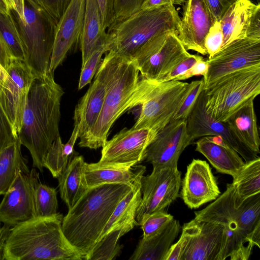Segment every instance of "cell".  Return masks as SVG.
Listing matches in <instances>:
<instances>
[{
	"mask_svg": "<svg viewBox=\"0 0 260 260\" xmlns=\"http://www.w3.org/2000/svg\"><path fill=\"white\" fill-rule=\"evenodd\" d=\"M125 234L121 229H115L105 235L93 247L86 260H112L119 255L122 245L119 239Z\"/></svg>",
	"mask_w": 260,
	"mask_h": 260,
	"instance_id": "34",
	"label": "cell"
},
{
	"mask_svg": "<svg viewBox=\"0 0 260 260\" xmlns=\"http://www.w3.org/2000/svg\"><path fill=\"white\" fill-rule=\"evenodd\" d=\"M145 171L146 167L142 165L133 182L132 188L117 204L98 241L113 230L121 229L125 234L138 225L136 216L142 199L141 179Z\"/></svg>",
	"mask_w": 260,
	"mask_h": 260,
	"instance_id": "24",
	"label": "cell"
},
{
	"mask_svg": "<svg viewBox=\"0 0 260 260\" xmlns=\"http://www.w3.org/2000/svg\"><path fill=\"white\" fill-rule=\"evenodd\" d=\"M186 125L188 134L193 140L202 137H221L226 144L244 159L245 162L259 157L240 141L225 122L216 120L207 113L204 90L200 94L187 118Z\"/></svg>",
	"mask_w": 260,
	"mask_h": 260,
	"instance_id": "18",
	"label": "cell"
},
{
	"mask_svg": "<svg viewBox=\"0 0 260 260\" xmlns=\"http://www.w3.org/2000/svg\"><path fill=\"white\" fill-rule=\"evenodd\" d=\"M106 37V33L103 36L94 51L85 63L82 66L78 84L79 90L91 82L98 71L102 62V56L107 51Z\"/></svg>",
	"mask_w": 260,
	"mask_h": 260,
	"instance_id": "37",
	"label": "cell"
},
{
	"mask_svg": "<svg viewBox=\"0 0 260 260\" xmlns=\"http://www.w3.org/2000/svg\"><path fill=\"white\" fill-rule=\"evenodd\" d=\"M6 71L8 78L0 86V106L18 138L28 93L37 76L24 61L18 59H13Z\"/></svg>",
	"mask_w": 260,
	"mask_h": 260,
	"instance_id": "12",
	"label": "cell"
},
{
	"mask_svg": "<svg viewBox=\"0 0 260 260\" xmlns=\"http://www.w3.org/2000/svg\"><path fill=\"white\" fill-rule=\"evenodd\" d=\"M179 220L173 218L159 233L148 239H141L129 260H165L181 231Z\"/></svg>",
	"mask_w": 260,
	"mask_h": 260,
	"instance_id": "28",
	"label": "cell"
},
{
	"mask_svg": "<svg viewBox=\"0 0 260 260\" xmlns=\"http://www.w3.org/2000/svg\"><path fill=\"white\" fill-rule=\"evenodd\" d=\"M181 181V173L177 167H153L150 174L142 176V199L136 216L138 225L145 216L164 210L176 200Z\"/></svg>",
	"mask_w": 260,
	"mask_h": 260,
	"instance_id": "11",
	"label": "cell"
},
{
	"mask_svg": "<svg viewBox=\"0 0 260 260\" xmlns=\"http://www.w3.org/2000/svg\"><path fill=\"white\" fill-rule=\"evenodd\" d=\"M181 230L186 240L181 260H220L224 236L222 225L194 218Z\"/></svg>",
	"mask_w": 260,
	"mask_h": 260,
	"instance_id": "16",
	"label": "cell"
},
{
	"mask_svg": "<svg viewBox=\"0 0 260 260\" xmlns=\"http://www.w3.org/2000/svg\"><path fill=\"white\" fill-rule=\"evenodd\" d=\"M85 162L82 156H75L57 177L60 195L68 210L86 193L88 188L84 178Z\"/></svg>",
	"mask_w": 260,
	"mask_h": 260,
	"instance_id": "29",
	"label": "cell"
},
{
	"mask_svg": "<svg viewBox=\"0 0 260 260\" xmlns=\"http://www.w3.org/2000/svg\"><path fill=\"white\" fill-rule=\"evenodd\" d=\"M202 58L203 57L199 55L191 54L189 57L183 59L177 64L169 72L154 81L157 82L177 81L178 79L185 74L198 60Z\"/></svg>",
	"mask_w": 260,
	"mask_h": 260,
	"instance_id": "43",
	"label": "cell"
},
{
	"mask_svg": "<svg viewBox=\"0 0 260 260\" xmlns=\"http://www.w3.org/2000/svg\"><path fill=\"white\" fill-rule=\"evenodd\" d=\"M26 1L34 7L48 14L57 24L72 0Z\"/></svg>",
	"mask_w": 260,
	"mask_h": 260,
	"instance_id": "40",
	"label": "cell"
},
{
	"mask_svg": "<svg viewBox=\"0 0 260 260\" xmlns=\"http://www.w3.org/2000/svg\"><path fill=\"white\" fill-rule=\"evenodd\" d=\"M260 5L253 13L246 33V38L260 40Z\"/></svg>",
	"mask_w": 260,
	"mask_h": 260,
	"instance_id": "47",
	"label": "cell"
},
{
	"mask_svg": "<svg viewBox=\"0 0 260 260\" xmlns=\"http://www.w3.org/2000/svg\"><path fill=\"white\" fill-rule=\"evenodd\" d=\"M106 89V69L102 60L93 82L75 110L74 125L79 128V138L88 133L97 121L103 108Z\"/></svg>",
	"mask_w": 260,
	"mask_h": 260,
	"instance_id": "22",
	"label": "cell"
},
{
	"mask_svg": "<svg viewBox=\"0 0 260 260\" xmlns=\"http://www.w3.org/2000/svg\"><path fill=\"white\" fill-rule=\"evenodd\" d=\"M184 0H146L141 9H150L165 5H181L185 3Z\"/></svg>",
	"mask_w": 260,
	"mask_h": 260,
	"instance_id": "51",
	"label": "cell"
},
{
	"mask_svg": "<svg viewBox=\"0 0 260 260\" xmlns=\"http://www.w3.org/2000/svg\"><path fill=\"white\" fill-rule=\"evenodd\" d=\"M180 18L174 5L140 9L111 25L106 33V52L132 59L155 35L166 30L178 31Z\"/></svg>",
	"mask_w": 260,
	"mask_h": 260,
	"instance_id": "6",
	"label": "cell"
},
{
	"mask_svg": "<svg viewBox=\"0 0 260 260\" xmlns=\"http://www.w3.org/2000/svg\"><path fill=\"white\" fill-rule=\"evenodd\" d=\"M3 1L9 10L14 12L20 18H23L25 0Z\"/></svg>",
	"mask_w": 260,
	"mask_h": 260,
	"instance_id": "52",
	"label": "cell"
},
{
	"mask_svg": "<svg viewBox=\"0 0 260 260\" xmlns=\"http://www.w3.org/2000/svg\"><path fill=\"white\" fill-rule=\"evenodd\" d=\"M12 12L22 43L24 62L36 76L45 74L48 71L56 23L48 14L26 0L22 18Z\"/></svg>",
	"mask_w": 260,
	"mask_h": 260,
	"instance_id": "8",
	"label": "cell"
},
{
	"mask_svg": "<svg viewBox=\"0 0 260 260\" xmlns=\"http://www.w3.org/2000/svg\"><path fill=\"white\" fill-rule=\"evenodd\" d=\"M72 154L64 147L59 136L53 142L45 156L44 168L47 169L53 177L57 178L67 166Z\"/></svg>",
	"mask_w": 260,
	"mask_h": 260,
	"instance_id": "36",
	"label": "cell"
},
{
	"mask_svg": "<svg viewBox=\"0 0 260 260\" xmlns=\"http://www.w3.org/2000/svg\"><path fill=\"white\" fill-rule=\"evenodd\" d=\"M208 63L207 60L203 58L198 60L191 68L183 75L181 76L177 81L187 79L196 76L205 77L208 70Z\"/></svg>",
	"mask_w": 260,
	"mask_h": 260,
	"instance_id": "48",
	"label": "cell"
},
{
	"mask_svg": "<svg viewBox=\"0 0 260 260\" xmlns=\"http://www.w3.org/2000/svg\"><path fill=\"white\" fill-rule=\"evenodd\" d=\"M142 165H100L87 164L84 166V178L89 188L104 184L133 183Z\"/></svg>",
	"mask_w": 260,
	"mask_h": 260,
	"instance_id": "26",
	"label": "cell"
},
{
	"mask_svg": "<svg viewBox=\"0 0 260 260\" xmlns=\"http://www.w3.org/2000/svg\"><path fill=\"white\" fill-rule=\"evenodd\" d=\"M0 31L14 59L24 61V52L17 23L12 11L0 13Z\"/></svg>",
	"mask_w": 260,
	"mask_h": 260,
	"instance_id": "33",
	"label": "cell"
},
{
	"mask_svg": "<svg viewBox=\"0 0 260 260\" xmlns=\"http://www.w3.org/2000/svg\"><path fill=\"white\" fill-rule=\"evenodd\" d=\"M101 11L104 31L114 21V0H97Z\"/></svg>",
	"mask_w": 260,
	"mask_h": 260,
	"instance_id": "46",
	"label": "cell"
},
{
	"mask_svg": "<svg viewBox=\"0 0 260 260\" xmlns=\"http://www.w3.org/2000/svg\"><path fill=\"white\" fill-rule=\"evenodd\" d=\"M10 228L6 224L0 228V260H4V247L10 233Z\"/></svg>",
	"mask_w": 260,
	"mask_h": 260,
	"instance_id": "53",
	"label": "cell"
},
{
	"mask_svg": "<svg viewBox=\"0 0 260 260\" xmlns=\"http://www.w3.org/2000/svg\"><path fill=\"white\" fill-rule=\"evenodd\" d=\"M133 185V182L104 184L89 188L63 217V233L83 259H86L117 204Z\"/></svg>",
	"mask_w": 260,
	"mask_h": 260,
	"instance_id": "3",
	"label": "cell"
},
{
	"mask_svg": "<svg viewBox=\"0 0 260 260\" xmlns=\"http://www.w3.org/2000/svg\"><path fill=\"white\" fill-rule=\"evenodd\" d=\"M1 221H0V228H1Z\"/></svg>",
	"mask_w": 260,
	"mask_h": 260,
	"instance_id": "56",
	"label": "cell"
},
{
	"mask_svg": "<svg viewBox=\"0 0 260 260\" xmlns=\"http://www.w3.org/2000/svg\"><path fill=\"white\" fill-rule=\"evenodd\" d=\"M208 70L203 77L204 89L225 75L245 68L260 65V40H237L207 59Z\"/></svg>",
	"mask_w": 260,
	"mask_h": 260,
	"instance_id": "14",
	"label": "cell"
},
{
	"mask_svg": "<svg viewBox=\"0 0 260 260\" xmlns=\"http://www.w3.org/2000/svg\"><path fill=\"white\" fill-rule=\"evenodd\" d=\"M233 178L232 184L242 200L260 193V157L245 162Z\"/></svg>",
	"mask_w": 260,
	"mask_h": 260,
	"instance_id": "32",
	"label": "cell"
},
{
	"mask_svg": "<svg viewBox=\"0 0 260 260\" xmlns=\"http://www.w3.org/2000/svg\"><path fill=\"white\" fill-rule=\"evenodd\" d=\"M178 36L185 48L207 54L204 40L215 22L204 0H187L183 6Z\"/></svg>",
	"mask_w": 260,
	"mask_h": 260,
	"instance_id": "21",
	"label": "cell"
},
{
	"mask_svg": "<svg viewBox=\"0 0 260 260\" xmlns=\"http://www.w3.org/2000/svg\"><path fill=\"white\" fill-rule=\"evenodd\" d=\"M97 0H85L82 33L80 40L83 66L105 34Z\"/></svg>",
	"mask_w": 260,
	"mask_h": 260,
	"instance_id": "30",
	"label": "cell"
},
{
	"mask_svg": "<svg viewBox=\"0 0 260 260\" xmlns=\"http://www.w3.org/2000/svg\"><path fill=\"white\" fill-rule=\"evenodd\" d=\"M193 140L188 134L186 119L172 120L147 146L144 160L155 167H177L180 155Z\"/></svg>",
	"mask_w": 260,
	"mask_h": 260,
	"instance_id": "15",
	"label": "cell"
},
{
	"mask_svg": "<svg viewBox=\"0 0 260 260\" xmlns=\"http://www.w3.org/2000/svg\"><path fill=\"white\" fill-rule=\"evenodd\" d=\"M85 0H72L56 24L48 71L54 73L71 49L80 43Z\"/></svg>",
	"mask_w": 260,
	"mask_h": 260,
	"instance_id": "20",
	"label": "cell"
},
{
	"mask_svg": "<svg viewBox=\"0 0 260 260\" xmlns=\"http://www.w3.org/2000/svg\"><path fill=\"white\" fill-rule=\"evenodd\" d=\"M204 90L203 78L194 80L189 83L188 91L174 114L172 120L186 119L192 110L197 100Z\"/></svg>",
	"mask_w": 260,
	"mask_h": 260,
	"instance_id": "39",
	"label": "cell"
},
{
	"mask_svg": "<svg viewBox=\"0 0 260 260\" xmlns=\"http://www.w3.org/2000/svg\"><path fill=\"white\" fill-rule=\"evenodd\" d=\"M17 138L6 114L0 106V151Z\"/></svg>",
	"mask_w": 260,
	"mask_h": 260,
	"instance_id": "44",
	"label": "cell"
},
{
	"mask_svg": "<svg viewBox=\"0 0 260 260\" xmlns=\"http://www.w3.org/2000/svg\"><path fill=\"white\" fill-rule=\"evenodd\" d=\"M11 11L8 9L3 0H0V13L3 14L10 13Z\"/></svg>",
	"mask_w": 260,
	"mask_h": 260,
	"instance_id": "55",
	"label": "cell"
},
{
	"mask_svg": "<svg viewBox=\"0 0 260 260\" xmlns=\"http://www.w3.org/2000/svg\"><path fill=\"white\" fill-rule=\"evenodd\" d=\"M8 78V74L6 70L0 64V86L6 82Z\"/></svg>",
	"mask_w": 260,
	"mask_h": 260,
	"instance_id": "54",
	"label": "cell"
},
{
	"mask_svg": "<svg viewBox=\"0 0 260 260\" xmlns=\"http://www.w3.org/2000/svg\"><path fill=\"white\" fill-rule=\"evenodd\" d=\"M106 52L102 60L107 85L103 108L94 126L80 138L81 147H102L114 122L125 111L134 108V96L140 78L137 66L133 60Z\"/></svg>",
	"mask_w": 260,
	"mask_h": 260,
	"instance_id": "5",
	"label": "cell"
},
{
	"mask_svg": "<svg viewBox=\"0 0 260 260\" xmlns=\"http://www.w3.org/2000/svg\"><path fill=\"white\" fill-rule=\"evenodd\" d=\"M259 5L250 0H237L229 7L219 21L223 36L222 49L234 41L246 38L251 17Z\"/></svg>",
	"mask_w": 260,
	"mask_h": 260,
	"instance_id": "25",
	"label": "cell"
},
{
	"mask_svg": "<svg viewBox=\"0 0 260 260\" xmlns=\"http://www.w3.org/2000/svg\"><path fill=\"white\" fill-rule=\"evenodd\" d=\"M258 1H259V0H258Z\"/></svg>",
	"mask_w": 260,
	"mask_h": 260,
	"instance_id": "57",
	"label": "cell"
},
{
	"mask_svg": "<svg viewBox=\"0 0 260 260\" xmlns=\"http://www.w3.org/2000/svg\"><path fill=\"white\" fill-rule=\"evenodd\" d=\"M35 206L36 217H48L57 214L58 202L56 189L40 182L35 191Z\"/></svg>",
	"mask_w": 260,
	"mask_h": 260,
	"instance_id": "35",
	"label": "cell"
},
{
	"mask_svg": "<svg viewBox=\"0 0 260 260\" xmlns=\"http://www.w3.org/2000/svg\"><path fill=\"white\" fill-rule=\"evenodd\" d=\"M185 244V238L181 234L179 240L171 246L165 256V260H181Z\"/></svg>",
	"mask_w": 260,
	"mask_h": 260,
	"instance_id": "49",
	"label": "cell"
},
{
	"mask_svg": "<svg viewBox=\"0 0 260 260\" xmlns=\"http://www.w3.org/2000/svg\"><path fill=\"white\" fill-rule=\"evenodd\" d=\"M223 36L219 21L210 27L204 40V46L209 57L218 53L222 48Z\"/></svg>",
	"mask_w": 260,
	"mask_h": 260,
	"instance_id": "41",
	"label": "cell"
},
{
	"mask_svg": "<svg viewBox=\"0 0 260 260\" xmlns=\"http://www.w3.org/2000/svg\"><path fill=\"white\" fill-rule=\"evenodd\" d=\"M13 59L0 31V64L6 70Z\"/></svg>",
	"mask_w": 260,
	"mask_h": 260,
	"instance_id": "50",
	"label": "cell"
},
{
	"mask_svg": "<svg viewBox=\"0 0 260 260\" xmlns=\"http://www.w3.org/2000/svg\"><path fill=\"white\" fill-rule=\"evenodd\" d=\"M174 218L164 210L156 211L145 216L140 225L143 231V238L148 239L160 232Z\"/></svg>",
	"mask_w": 260,
	"mask_h": 260,
	"instance_id": "38",
	"label": "cell"
},
{
	"mask_svg": "<svg viewBox=\"0 0 260 260\" xmlns=\"http://www.w3.org/2000/svg\"><path fill=\"white\" fill-rule=\"evenodd\" d=\"M154 136L148 128L123 129L102 147L100 165H136L144 160L145 150Z\"/></svg>",
	"mask_w": 260,
	"mask_h": 260,
	"instance_id": "17",
	"label": "cell"
},
{
	"mask_svg": "<svg viewBox=\"0 0 260 260\" xmlns=\"http://www.w3.org/2000/svg\"><path fill=\"white\" fill-rule=\"evenodd\" d=\"M190 55L179 40L178 32L166 30L150 38L132 60L141 77L156 80Z\"/></svg>",
	"mask_w": 260,
	"mask_h": 260,
	"instance_id": "10",
	"label": "cell"
},
{
	"mask_svg": "<svg viewBox=\"0 0 260 260\" xmlns=\"http://www.w3.org/2000/svg\"><path fill=\"white\" fill-rule=\"evenodd\" d=\"M29 171L17 138L0 151V196L7 192L19 173Z\"/></svg>",
	"mask_w": 260,
	"mask_h": 260,
	"instance_id": "31",
	"label": "cell"
},
{
	"mask_svg": "<svg viewBox=\"0 0 260 260\" xmlns=\"http://www.w3.org/2000/svg\"><path fill=\"white\" fill-rule=\"evenodd\" d=\"M114 21L112 25L141 9L146 0H114Z\"/></svg>",
	"mask_w": 260,
	"mask_h": 260,
	"instance_id": "42",
	"label": "cell"
},
{
	"mask_svg": "<svg viewBox=\"0 0 260 260\" xmlns=\"http://www.w3.org/2000/svg\"><path fill=\"white\" fill-rule=\"evenodd\" d=\"M62 218L35 217L11 228L4 260H83L63 233Z\"/></svg>",
	"mask_w": 260,
	"mask_h": 260,
	"instance_id": "4",
	"label": "cell"
},
{
	"mask_svg": "<svg viewBox=\"0 0 260 260\" xmlns=\"http://www.w3.org/2000/svg\"><path fill=\"white\" fill-rule=\"evenodd\" d=\"M63 91L47 72L35 78L24 108L19 141L29 151L32 166L43 172L45 156L59 136L60 101Z\"/></svg>",
	"mask_w": 260,
	"mask_h": 260,
	"instance_id": "2",
	"label": "cell"
},
{
	"mask_svg": "<svg viewBox=\"0 0 260 260\" xmlns=\"http://www.w3.org/2000/svg\"><path fill=\"white\" fill-rule=\"evenodd\" d=\"M237 0H204L214 20L219 21L229 7Z\"/></svg>",
	"mask_w": 260,
	"mask_h": 260,
	"instance_id": "45",
	"label": "cell"
},
{
	"mask_svg": "<svg viewBox=\"0 0 260 260\" xmlns=\"http://www.w3.org/2000/svg\"><path fill=\"white\" fill-rule=\"evenodd\" d=\"M195 144V150L202 154L219 173L234 178L245 164L220 136L202 137Z\"/></svg>",
	"mask_w": 260,
	"mask_h": 260,
	"instance_id": "23",
	"label": "cell"
},
{
	"mask_svg": "<svg viewBox=\"0 0 260 260\" xmlns=\"http://www.w3.org/2000/svg\"><path fill=\"white\" fill-rule=\"evenodd\" d=\"M40 182L35 168L18 174L0 203L1 222L12 228L36 217L35 191Z\"/></svg>",
	"mask_w": 260,
	"mask_h": 260,
	"instance_id": "13",
	"label": "cell"
},
{
	"mask_svg": "<svg viewBox=\"0 0 260 260\" xmlns=\"http://www.w3.org/2000/svg\"><path fill=\"white\" fill-rule=\"evenodd\" d=\"M225 122L242 143L254 154L260 153V138L254 100L237 110Z\"/></svg>",
	"mask_w": 260,
	"mask_h": 260,
	"instance_id": "27",
	"label": "cell"
},
{
	"mask_svg": "<svg viewBox=\"0 0 260 260\" xmlns=\"http://www.w3.org/2000/svg\"><path fill=\"white\" fill-rule=\"evenodd\" d=\"M189 88V83L181 81L157 82L153 80L141 105L140 115L132 127L148 128L155 137L170 122Z\"/></svg>",
	"mask_w": 260,
	"mask_h": 260,
	"instance_id": "9",
	"label": "cell"
},
{
	"mask_svg": "<svg viewBox=\"0 0 260 260\" xmlns=\"http://www.w3.org/2000/svg\"><path fill=\"white\" fill-rule=\"evenodd\" d=\"M207 113L225 122L260 93V65L238 70L222 77L204 89Z\"/></svg>",
	"mask_w": 260,
	"mask_h": 260,
	"instance_id": "7",
	"label": "cell"
},
{
	"mask_svg": "<svg viewBox=\"0 0 260 260\" xmlns=\"http://www.w3.org/2000/svg\"><path fill=\"white\" fill-rule=\"evenodd\" d=\"M181 185L179 196L191 209L215 200L221 194L209 165L199 159L187 166Z\"/></svg>",
	"mask_w": 260,
	"mask_h": 260,
	"instance_id": "19",
	"label": "cell"
},
{
	"mask_svg": "<svg viewBox=\"0 0 260 260\" xmlns=\"http://www.w3.org/2000/svg\"><path fill=\"white\" fill-rule=\"evenodd\" d=\"M194 214L224 228L220 260H247L254 246L260 248V193L242 200L232 183L227 184L222 194Z\"/></svg>",
	"mask_w": 260,
	"mask_h": 260,
	"instance_id": "1",
	"label": "cell"
}]
</instances>
